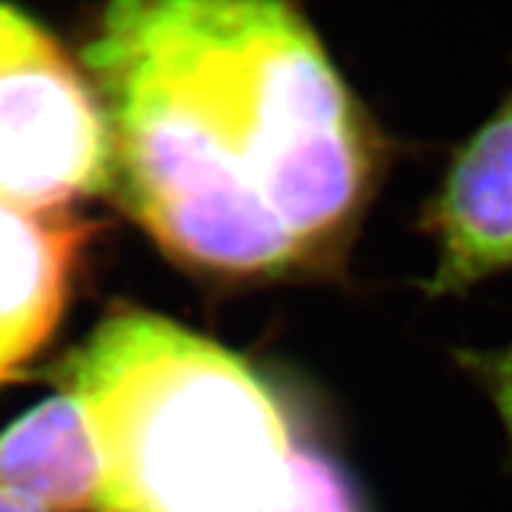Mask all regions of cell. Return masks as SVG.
<instances>
[{"label": "cell", "mask_w": 512, "mask_h": 512, "mask_svg": "<svg viewBox=\"0 0 512 512\" xmlns=\"http://www.w3.org/2000/svg\"><path fill=\"white\" fill-rule=\"evenodd\" d=\"M87 66L110 186L189 267L277 275L364 202L369 128L285 0H113Z\"/></svg>", "instance_id": "obj_1"}, {"label": "cell", "mask_w": 512, "mask_h": 512, "mask_svg": "<svg viewBox=\"0 0 512 512\" xmlns=\"http://www.w3.org/2000/svg\"><path fill=\"white\" fill-rule=\"evenodd\" d=\"M92 225L0 204V384L48 343Z\"/></svg>", "instance_id": "obj_5"}, {"label": "cell", "mask_w": 512, "mask_h": 512, "mask_svg": "<svg viewBox=\"0 0 512 512\" xmlns=\"http://www.w3.org/2000/svg\"><path fill=\"white\" fill-rule=\"evenodd\" d=\"M0 486L48 512L97 507L102 460L74 395L45 400L0 434Z\"/></svg>", "instance_id": "obj_6"}, {"label": "cell", "mask_w": 512, "mask_h": 512, "mask_svg": "<svg viewBox=\"0 0 512 512\" xmlns=\"http://www.w3.org/2000/svg\"><path fill=\"white\" fill-rule=\"evenodd\" d=\"M432 228L439 238L434 293H458L512 270V89L452 160Z\"/></svg>", "instance_id": "obj_4"}, {"label": "cell", "mask_w": 512, "mask_h": 512, "mask_svg": "<svg viewBox=\"0 0 512 512\" xmlns=\"http://www.w3.org/2000/svg\"><path fill=\"white\" fill-rule=\"evenodd\" d=\"M100 97L40 27L0 53V204L48 212L110 186Z\"/></svg>", "instance_id": "obj_3"}, {"label": "cell", "mask_w": 512, "mask_h": 512, "mask_svg": "<svg viewBox=\"0 0 512 512\" xmlns=\"http://www.w3.org/2000/svg\"><path fill=\"white\" fill-rule=\"evenodd\" d=\"M37 24L27 14H21L19 8L0 3V53L14 48L16 42L24 40L29 32H34Z\"/></svg>", "instance_id": "obj_9"}, {"label": "cell", "mask_w": 512, "mask_h": 512, "mask_svg": "<svg viewBox=\"0 0 512 512\" xmlns=\"http://www.w3.org/2000/svg\"><path fill=\"white\" fill-rule=\"evenodd\" d=\"M102 460L100 512H259L293 442L241 358L168 319L121 311L63 366Z\"/></svg>", "instance_id": "obj_2"}, {"label": "cell", "mask_w": 512, "mask_h": 512, "mask_svg": "<svg viewBox=\"0 0 512 512\" xmlns=\"http://www.w3.org/2000/svg\"><path fill=\"white\" fill-rule=\"evenodd\" d=\"M468 364L473 366V371L479 374L484 387L492 395L512 445V345H507L505 351L468 356Z\"/></svg>", "instance_id": "obj_8"}, {"label": "cell", "mask_w": 512, "mask_h": 512, "mask_svg": "<svg viewBox=\"0 0 512 512\" xmlns=\"http://www.w3.org/2000/svg\"><path fill=\"white\" fill-rule=\"evenodd\" d=\"M259 512H361V502L327 455L293 447L283 479Z\"/></svg>", "instance_id": "obj_7"}, {"label": "cell", "mask_w": 512, "mask_h": 512, "mask_svg": "<svg viewBox=\"0 0 512 512\" xmlns=\"http://www.w3.org/2000/svg\"><path fill=\"white\" fill-rule=\"evenodd\" d=\"M0 512H48V510L37 505V502H32V499H27L24 494L11 492V489H3V486H0Z\"/></svg>", "instance_id": "obj_10"}]
</instances>
